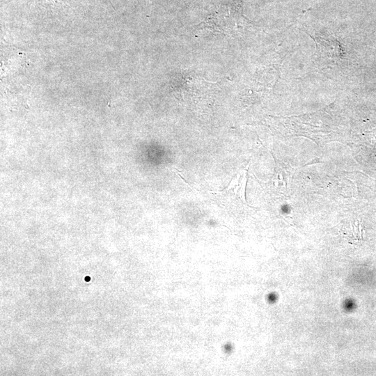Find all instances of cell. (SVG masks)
I'll list each match as a JSON object with an SVG mask.
<instances>
[{"label": "cell", "mask_w": 376, "mask_h": 376, "mask_svg": "<svg viewBox=\"0 0 376 376\" xmlns=\"http://www.w3.org/2000/svg\"><path fill=\"white\" fill-rule=\"evenodd\" d=\"M85 280L87 281H89V277H87V278L86 277Z\"/></svg>", "instance_id": "1"}]
</instances>
